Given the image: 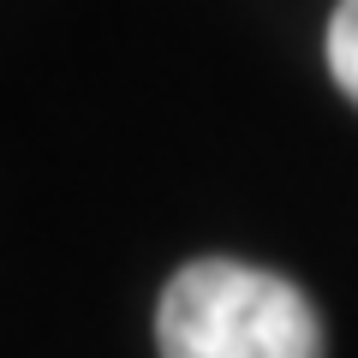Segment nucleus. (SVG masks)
<instances>
[{
  "instance_id": "f257e3e1",
  "label": "nucleus",
  "mask_w": 358,
  "mask_h": 358,
  "mask_svg": "<svg viewBox=\"0 0 358 358\" xmlns=\"http://www.w3.org/2000/svg\"><path fill=\"white\" fill-rule=\"evenodd\" d=\"M155 346L162 358H322L329 334L299 281L233 257H197L162 287Z\"/></svg>"
},
{
  "instance_id": "f03ea898",
  "label": "nucleus",
  "mask_w": 358,
  "mask_h": 358,
  "mask_svg": "<svg viewBox=\"0 0 358 358\" xmlns=\"http://www.w3.org/2000/svg\"><path fill=\"white\" fill-rule=\"evenodd\" d=\"M322 54H329L334 84L358 102V0H341L329 18V36H322Z\"/></svg>"
}]
</instances>
